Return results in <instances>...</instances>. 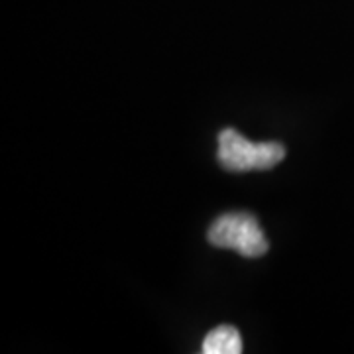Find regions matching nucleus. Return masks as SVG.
<instances>
[{
  "label": "nucleus",
  "instance_id": "f257e3e1",
  "mask_svg": "<svg viewBox=\"0 0 354 354\" xmlns=\"http://www.w3.org/2000/svg\"><path fill=\"white\" fill-rule=\"evenodd\" d=\"M286 148L279 142H250L232 128H225L218 134L216 160L223 169L232 174L266 171L283 162Z\"/></svg>",
  "mask_w": 354,
  "mask_h": 354
},
{
  "label": "nucleus",
  "instance_id": "f03ea898",
  "mask_svg": "<svg viewBox=\"0 0 354 354\" xmlns=\"http://www.w3.org/2000/svg\"><path fill=\"white\" fill-rule=\"evenodd\" d=\"M216 248L234 250L244 258H260L268 252V241L258 218L250 213H227L218 216L207 232Z\"/></svg>",
  "mask_w": 354,
  "mask_h": 354
},
{
  "label": "nucleus",
  "instance_id": "7ed1b4c3",
  "mask_svg": "<svg viewBox=\"0 0 354 354\" xmlns=\"http://www.w3.org/2000/svg\"><path fill=\"white\" fill-rule=\"evenodd\" d=\"M203 354H241V333L232 325H221L213 329L203 341Z\"/></svg>",
  "mask_w": 354,
  "mask_h": 354
}]
</instances>
